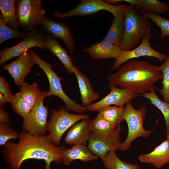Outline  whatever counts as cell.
Listing matches in <instances>:
<instances>
[{
    "instance_id": "f35d334b",
    "label": "cell",
    "mask_w": 169,
    "mask_h": 169,
    "mask_svg": "<svg viewBox=\"0 0 169 169\" xmlns=\"http://www.w3.org/2000/svg\"><path fill=\"white\" fill-rule=\"evenodd\" d=\"M167 139L168 140V141H169V130L168 131V132H167Z\"/></svg>"
},
{
    "instance_id": "4dcf8cb0",
    "label": "cell",
    "mask_w": 169,
    "mask_h": 169,
    "mask_svg": "<svg viewBox=\"0 0 169 169\" xmlns=\"http://www.w3.org/2000/svg\"><path fill=\"white\" fill-rule=\"evenodd\" d=\"M26 33L14 30L7 25L0 15V45L5 41L15 38H23Z\"/></svg>"
},
{
    "instance_id": "f1b7e54d",
    "label": "cell",
    "mask_w": 169,
    "mask_h": 169,
    "mask_svg": "<svg viewBox=\"0 0 169 169\" xmlns=\"http://www.w3.org/2000/svg\"><path fill=\"white\" fill-rule=\"evenodd\" d=\"M152 89L149 92H146L141 96L150 100L152 104L160 110L164 116L167 132L169 130V103L161 100L156 95L155 90Z\"/></svg>"
},
{
    "instance_id": "ffe728a7",
    "label": "cell",
    "mask_w": 169,
    "mask_h": 169,
    "mask_svg": "<svg viewBox=\"0 0 169 169\" xmlns=\"http://www.w3.org/2000/svg\"><path fill=\"white\" fill-rule=\"evenodd\" d=\"M62 161L66 166L72 161L79 160L84 162L97 159L98 156L93 153L86 146L75 145L69 149H64L62 153Z\"/></svg>"
},
{
    "instance_id": "d590c367",
    "label": "cell",
    "mask_w": 169,
    "mask_h": 169,
    "mask_svg": "<svg viewBox=\"0 0 169 169\" xmlns=\"http://www.w3.org/2000/svg\"><path fill=\"white\" fill-rule=\"evenodd\" d=\"M9 120L8 114L2 107H0V123H8Z\"/></svg>"
},
{
    "instance_id": "30bf717a",
    "label": "cell",
    "mask_w": 169,
    "mask_h": 169,
    "mask_svg": "<svg viewBox=\"0 0 169 169\" xmlns=\"http://www.w3.org/2000/svg\"><path fill=\"white\" fill-rule=\"evenodd\" d=\"M46 37L47 34L41 29H37L27 32L20 43L15 46L6 47L0 52V65L2 66L13 58L18 57L33 47H37L42 50L45 49Z\"/></svg>"
},
{
    "instance_id": "5b68a950",
    "label": "cell",
    "mask_w": 169,
    "mask_h": 169,
    "mask_svg": "<svg viewBox=\"0 0 169 169\" xmlns=\"http://www.w3.org/2000/svg\"><path fill=\"white\" fill-rule=\"evenodd\" d=\"M41 0H17L16 8L19 28L27 33L37 29L45 16Z\"/></svg>"
},
{
    "instance_id": "836d02e7",
    "label": "cell",
    "mask_w": 169,
    "mask_h": 169,
    "mask_svg": "<svg viewBox=\"0 0 169 169\" xmlns=\"http://www.w3.org/2000/svg\"><path fill=\"white\" fill-rule=\"evenodd\" d=\"M19 133L10 127L8 123H0V145L3 146L10 140L19 138Z\"/></svg>"
},
{
    "instance_id": "5bb4252c",
    "label": "cell",
    "mask_w": 169,
    "mask_h": 169,
    "mask_svg": "<svg viewBox=\"0 0 169 169\" xmlns=\"http://www.w3.org/2000/svg\"><path fill=\"white\" fill-rule=\"evenodd\" d=\"M40 26L48 33L60 39L68 48L70 55L72 54L75 48V42L71 29L67 24L54 21L45 16Z\"/></svg>"
},
{
    "instance_id": "6da1fadb",
    "label": "cell",
    "mask_w": 169,
    "mask_h": 169,
    "mask_svg": "<svg viewBox=\"0 0 169 169\" xmlns=\"http://www.w3.org/2000/svg\"><path fill=\"white\" fill-rule=\"evenodd\" d=\"M18 138L17 143L9 141L3 146L2 153L9 169H20L22 162L30 159L44 160L45 169H51L52 161L62 162V153L66 147L55 145L47 136H34L23 130Z\"/></svg>"
},
{
    "instance_id": "3957f363",
    "label": "cell",
    "mask_w": 169,
    "mask_h": 169,
    "mask_svg": "<svg viewBox=\"0 0 169 169\" xmlns=\"http://www.w3.org/2000/svg\"><path fill=\"white\" fill-rule=\"evenodd\" d=\"M125 29L121 51L130 50L138 46L142 38L151 34L150 19L135 6L128 5L125 16Z\"/></svg>"
},
{
    "instance_id": "7a4b0ae2",
    "label": "cell",
    "mask_w": 169,
    "mask_h": 169,
    "mask_svg": "<svg viewBox=\"0 0 169 169\" xmlns=\"http://www.w3.org/2000/svg\"><path fill=\"white\" fill-rule=\"evenodd\" d=\"M109 83L143 94L156 88L155 84L162 79L160 66L144 60H128L115 73L109 74Z\"/></svg>"
},
{
    "instance_id": "1f68e13d",
    "label": "cell",
    "mask_w": 169,
    "mask_h": 169,
    "mask_svg": "<svg viewBox=\"0 0 169 169\" xmlns=\"http://www.w3.org/2000/svg\"><path fill=\"white\" fill-rule=\"evenodd\" d=\"M10 103L14 111L23 118L29 113L32 109L28 102L18 93L14 95Z\"/></svg>"
},
{
    "instance_id": "7402d4cb",
    "label": "cell",
    "mask_w": 169,
    "mask_h": 169,
    "mask_svg": "<svg viewBox=\"0 0 169 169\" xmlns=\"http://www.w3.org/2000/svg\"><path fill=\"white\" fill-rule=\"evenodd\" d=\"M15 0H0V9L3 20L11 28L19 30L17 20Z\"/></svg>"
},
{
    "instance_id": "f546056e",
    "label": "cell",
    "mask_w": 169,
    "mask_h": 169,
    "mask_svg": "<svg viewBox=\"0 0 169 169\" xmlns=\"http://www.w3.org/2000/svg\"><path fill=\"white\" fill-rule=\"evenodd\" d=\"M162 76V87L161 89L157 88L161 94L163 101L169 103V54L166 59L160 66Z\"/></svg>"
},
{
    "instance_id": "e575fe53",
    "label": "cell",
    "mask_w": 169,
    "mask_h": 169,
    "mask_svg": "<svg viewBox=\"0 0 169 169\" xmlns=\"http://www.w3.org/2000/svg\"><path fill=\"white\" fill-rule=\"evenodd\" d=\"M0 92L6 98L7 101L11 103L14 97L11 91L10 86L4 77H0Z\"/></svg>"
},
{
    "instance_id": "4fadbf2b",
    "label": "cell",
    "mask_w": 169,
    "mask_h": 169,
    "mask_svg": "<svg viewBox=\"0 0 169 169\" xmlns=\"http://www.w3.org/2000/svg\"><path fill=\"white\" fill-rule=\"evenodd\" d=\"M109 87L110 89V93L99 101L86 106L87 111H98L104 107L112 105L124 106L137 95L131 90L119 88L110 83H109Z\"/></svg>"
},
{
    "instance_id": "9c48e42d",
    "label": "cell",
    "mask_w": 169,
    "mask_h": 169,
    "mask_svg": "<svg viewBox=\"0 0 169 169\" xmlns=\"http://www.w3.org/2000/svg\"><path fill=\"white\" fill-rule=\"evenodd\" d=\"M47 93L42 92L29 113L23 118L22 126L24 130L34 136H46L48 108L44 105L43 100Z\"/></svg>"
},
{
    "instance_id": "e0dca14e",
    "label": "cell",
    "mask_w": 169,
    "mask_h": 169,
    "mask_svg": "<svg viewBox=\"0 0 169 169\" xmlns=\"http://www.w3.org/2000/svg\"><path fill=\"white\" fill-rule=\"evenodd\" d=\"M142 162L151 163L157 168H162L169 162V141L166 139L151 152L139 157Z\"/></svg>"
},
{
    "instance_id": "ac0fdd59",
    "label": "cell",
    "mask_w": 169,
    "mask_h": 169,
    "mask_svg": "<svg viewBox=\"0 0 169 169\" xmlns=\"http://www.w3.org/2000/svg\"><path fill=\"white\" fill-rule=\"evenodd\" d=\"M95 59L117 58L121 52L119 47L112 43L103 40L83 50Z\"/></svg>"
},
{
    "instance_id": "8992f818",
    "label": "cell",
    "mask_w": 169,
    "mask_h": 169,
    "mask_svg": "<svg viewBox=\"0 0 169 169\" xmlns=\"http://www.w3.org/2000/svg\"><path fill=\"white\" fill-rule=\"evenodd\" d=\"M128 5L126 4L113 5L102 0H82L75 7L66 13L58 11L53 12L56 17L64 18L73 16H81L105 10L111 13L115 18L124 17Z\"/></svg>"
},
{
    "instance_id": "8fae6325",
    "label": "cell",
    "mask_w": 169,
    "mask_h": 169,
    "mask_svg": "<svg viewBox=\"0 0 169 169\" xmlns=\"http://www.w3.org/2000/svg\"><path fill=\"white\" fill-rule=\"evenodd\" d=\"M151 37V33L147 34L142 38L140 44L134 49L130 50L121 51L119 55L115 58L111 69L116 70L129 60L141 57H151L165 61L167 55L152 48L149 42Z\"/></svg>"
},
{
    "instance_id": "8d00e7d4",
    "label": "cell",
    "mask_w": 169,
    "mask_h": 169,
    "mask_svg": "<svg viewBox=\"0 0 169 169\" xmlns=\"http://www.w3.org/2000/svg\"><path fill=\"white\" fill-rule=\"evenodd\" d=\"M7 100L5 97L1 94L0 93V107H2Z\"/></svg>"
},
{
    "instance_id": "52a82bcc",
    "label": "cell",
    "mask_w": 169,
    "mask_h": 169,
    "mask_svg": "<svg viewBox=\"0 0 169 169\" xmlns=\"http://www.w3.org/2000/svg\"><path fill=\"white\" fill-rule=\"evenodd\" d=\"M51 110L50 118L47 124L49 134L47 136L51 142L57 146L66 131L79 121L89 117L87 115L70 113L63 106H61L59 110L52 108Z\"/></svg>"
},
{
    "instance_id": "603a6c76",
    "label": "cell",
    "mask_w": 169,
    "mask_h": 169,
    "mask_svg": "<svg viewBox=\"0 0 169 169\" xmlns=\"http://www.w3.org/2000/svg\"><path fill=\"white\" fill-rule=\"evenodd\" d=\"M125 29V16L115 18L103 40L109 41L119 47L123 38Z\"/></svg>"
},
{
    "instance_id": "277c9868",
    "label": "cell",
    "mask_w": 169,
    "mask_h": 169,
    "mask_svg": "<svg viewBox=\"0 0 169 169\" xmlns=\"http://www.w3.org/2000/svg\"><path fill=\"white\" fill-rule=\"evenodd\" d=\"M28 51L35 64L38 65L43 70L48 78L49 88L46 96L53 95L60 98L64 103L68 111H72L78 113L87 111L85 107L73 101L65 93L60 83L62 79L53 71L51 64L42 59L31 49Z\"/></svg>"
},
{
    "instance_id": "83f0119b",
    "label": "cell",
    "mask_w": 169,
    "mask_h": 169,
    "mask_svg": "<svg viewBox=\"0 0 169 169\" xmlns=\"http://www.w3.org/2000/svg\"><path fill=\"white\" fill-rule=\"evenodd\" d=\"M42 92L36 83L28 84L25 82L20 86L18 93L28 102L32 109Z\"/></svg>"
},
{
    "instance_id": "484cf974",
    "label": "cell",
    "mask_w": 169,
    "mask_h": 169,
    "mask_svg": "<svg viewBox=\"0 0 169 169\" xmlns=\"http://www.w3.org/2000/svg\"><path fill=\"white\" fill-rule=\"evenodd\" d=\"M115 150H112L101 158L104 166L108 169H139L138 165L125 162L116 155Z\"/></svg>"
},
{
    "instance_id": "d6986e66",
    "label": "cell",
    "mask_w": 169,
    "mask_h": 169,
    "mask_svg": "<svg viewBox=\"0 0 169 169\" xmlns=\"http://www.w3.org/2000/svg\"><path fill=\"white\" fill-rule=\"evenodd\" d=\"M45 46L60 60L69 73H74L75 66L73 65L72 58L55 38L48 33Z\"/></svg>"
},
{
    "instance_id": "d4e9b609",
    "label": "cell",
    "mask_w": 169,
    "mask_h": 169,
    "mask_svg": "<svg viewBox=\"0 0 169 169\" xmlns=\"http://www.w3.org/2000/svg\"><path fill=\"white\" fill-rule=\"evenodd\" d=\"M125 111L124 106H108L100 110L98 115L116 127L124 120Z\"/></svg>"
},
{
    "instance_id": "7c38bea8",
    "label": "cell",
    "mask_w": 169,
    "mask_h": 169,
    "mask_svg": "<svg viewBox=\"0 0 169 169\" xmlns=\"http://www.w3.org/2000/svg\"><path fill=\"white\" fill-rule=\"evenodd\" d=\"M121 130L119 125L106 136L99 137L91 135L87 147L93 153L100 158L112 150H120L122 143L120 140Z\"/></svg>"
},
{
    "instance_id": "9a60e30c",
    "label": "cell",
    "mask_w": 169,
    "mask_h": 169,
    "mask_svg": "<svg viewBox=\"0 0 169 169\" xmlns=\"http://www.w3.org/2000/svg\"><path fill=\"white\" fill-rule=\"evenodd\" d=\"M34 64L30 54L27 51L15 60L7 64H3L2 66L10 74L15 84L20 86L25 82V78L30 72Z\"/></svg>"
},
{
    "instance_id": "4316f807",
    "label": "cell",
    "mask_w": 169,
    "mask_h": 169,
    "mask_svg": "<svg viewBox=\"0 0 169 169\" xmlns=\"http://www.w3.org/2000/svg\"><path fill=\"white\" fill-rule=\"evenodd\" d=\"M115 128L98 115L91 120L90 122L91 135L97 137H102L106 136Z\"/></svg>"
},
{
    "instance_id": "74e56055",
    "label": "cell",
    "mask_w": 169,
    "mask_h": 169,
    "mask_svg": "<svg viewBox=\"0 0 169 169\" xmlns=\"http://www.w3.org/2000/svg\"><path fill=\"white\" fill-rule=\"evenodd\" d=\"M107 3L113 5H117L119 2L123 1L121 0H104Z\"/></svg>"
},
{
    "instance_id": "ba28073f",
    "label": "cell",
    "mask_w": 169,
    "mask_h": 169,
    "mask_svg": "<svg viewBox=\"0 0 169 169\" xmlns=\"http://www.w3.org/2000/svg\"><path fill=\"white\" fill-rule=\"evenodd\" d=\"M124 120L126 121L128 127V133L126 138L121 143L120 150H127L130 147L132 142L140 137H147L152 130H145L143 124L145 117L146 109L142 107L139 110L135 109L131 102L125 105Z\"/></svg>"
},
{
    "instance_id": "44dd1931",
    "label": "cell",
    "mask_w": 169,
    "mask_h": 169,
    "mask_svg": "<svg viewBox=\"0 0 169 169\" xmlns=\"http://www.w3.org/2000/svg\"><path fill=\"white\" fill-rule=\"evenodd\" d=\"M79 85L82 105L86 107L99 97V94L93 90L88 78L76 66L74 71Z\"/></svg>"
},
{
    "instance_id": "d6a6232c",
    "label": "cell",
    "mask_w": 169,
    "mask_h": 169,
    "mask_svg": "<svg viewBox=\"0 0 169 169\" xmlns=\"http://www.w3.org/2000/svg\"><path fill=\"white\" fill-rule=\"evenodd\" d=\"M142 12L160 28L161 31L160 38L169 36V20L152 12Z\"/></svg>"
},
{
    "instance_id": "cb8c5ba5",
    "label": "cell",
    "mask_w": 169,
    "mask_h": 169,
    "mask_svg": "<svg viewBox=\"0 0 169 169\" xmlns=\"http://www.w3.org/2000/svg\"><path fill=\"white\" fill-rule=\"evenodd\" d=\"M143 12L149 11L154 13H164L169 10L167 3L158 0H124Z\"/></svg>"
},
{
    "instance_id": "2e32d148",
    "label": "cell",
    "mask_w": 169,
    "mask_h": 169,
    "mask_svg": "<svg viewBox=\"0 0 169 169\" xmlns=\"http://www.w3.org/2000/svg\"><path fill=\"white\" fill-rule=\"evenodd\" d=\"M89 117L77 122L68 131L64 141L68 145H81L86 146L91 135Z\"/></svg>"
}]
</instances>
